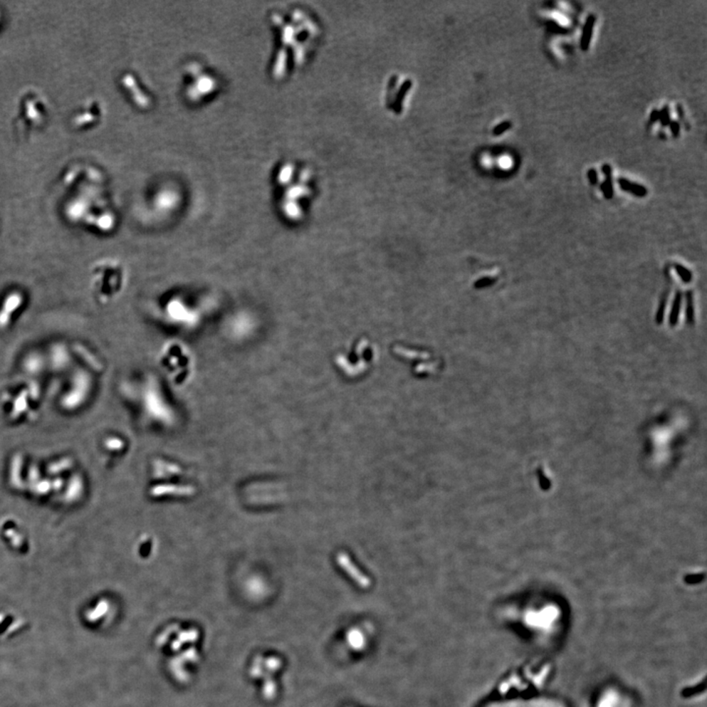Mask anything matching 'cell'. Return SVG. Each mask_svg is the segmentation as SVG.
Instances as JSON below:
<instances>
[{
  "label": "cell",
  "mask_w": 707,
  "mask_h": 707,
  "mask_svg": "<svg viewBox=\"0 0 707 707\" xmlns=\"http://www.w3.org/2000/svg\"><path fill=\"white\" fill-rule=\"evenodd\" d=\"M681 305H682V293L678 291L676 293L674 302H673L672 310H671L669 323L672 328L677 325L678 320H679Z\"/></svg>",
  "instance_id": "obj_3"
},
{
  "label": "cell",
  "mask_w": 707,
  "mask_h": 707,
  "mask_svg": "<svg viewBox=\"0 0 707 707\" xmlns=\"http://www.w3.org/2000/svg\"><path fill=\"white\" fill-rule=\"evenodd\" d=\"M510 127H511V123L510 122H504L500 124L499 126L496 127V129H494V134L496 135L502 134L503 133V132L508 130Z\"/></svg>",
  "instance_id": "obj_11"
},
{
  "label": "cell",
  "mask_w": 707,
  "mask_h": 707,
  "mask_svg": "<svg viewBox=\"0 0 707 707\" xmlns=\"http://www.w3.org/2000/svg\"><path fill=\"white\" fill-rule=\"evenodd\" d=\"M595 20H597V18H595L594 14H592L590 15V16L587 17V21H585L584 28H582L581 43H580L582 51H587L590 48L592 33H594Z\"/></svg>",
  "instance_id": "obj_1"
},
{
  "label": "cell",
  "mask_w": 707,
  "mask_h": 707,
  "mask_svg": "<svg viewBox=\"0 0 707 707\" xmlns=\"http://www.w3.org/2000/svg\"><path fill=\"white\" fill-rule=\"evenodd\" d=\"M659 120L663 127L669 125L671 122L669 106L665 105L663 110L660 111Z\"/></svg>",
  "instance_id": "obj_8"
},
{
  "label": "cell",
  "mask_w": 707,
  "mask_h": 707,
  "mask_svg": "<svg viewBox=\"0 0 707 707\" xmlns=\"http://www.w3.org/2000/svg\"><path fill=\"white\" fill-rule=\"evenodd\" d=\"M687 323L688 325H693L695 323V308H693V292L688 290L687 292Z\"/></svg>",
  "instance_id": "obj_5"
},
{
  "label": "cell",
  "mask_w": 707,
  "mask_h": 707,
  "mask_svg": "<svg viewBox=\"0 0 707 707\" xmlns=\"http://www.w3.org/2000/svg\"><path fill=\"white\" fill-rule=\"evenodd\" d=\"M660 119V111L654 110L651 114V123H655Z\"/></svg>",
  "instance_id": "obj_13"
},
{
  "label": "cell",
  "mask_w": 707,
  "mask_h": 707,
  "mask_svg": "<svg viewBox=\"0 0 707 707\" xmlns=\"http://www.w3.org/2000/svg\"><path fill=\"white\" fill-rule=\"evenodd\" d=\"M676 271H677L678 276L682 279L685 283H690L691 279H693V274L688 269L686 268L685 266H681L679 263H676L674 266Z\"/></svg>",
  "instance_id": "obj_6"
},
{
  "label": "cell",
  "mask_w": 707,
  "mask_h": 707,
  "mask_svg": "<svg viewBox=\"0 0 707 707\" xmlns=\"http://www.w3.org/2000/svg\"><path fill=\"white\" fill-rule=\"evenodd\" d=\"M671 132H672L673 136L675 138H678L680 135V124L677 121H671L670 124Z\"/></svg>",
  "instance_id": "obj_9"
},
{
  "label": "cell",
  "mask_w": 707,
  "mask_h": 707,
  "mask_svg": "<svg viewBox=\"0 0 707 707\" xmlns=\"http://www.w3.org/2000/svg\"><path fill=\"white\" fill-rule=\"evenodd\" d=\"M602 172L604 174L605 178L612 177V169L609 164H604L602 167Z\"/></svg>",
  "instance_id": "obj_12"
},
{
  "label": "cell",
  "mask_w": 707,
  "mask_h": 707,
  "mask_svg": "<svg viewBox=\"0 0 707 707\" xmlns=\"http://www.w3.org/2000/svg\"><path fill=\"white\" fill-rule=\"evenodd\" d=\"M618 184L622 188V190L628 192L632 195L639 197V198H644V197L647 195L646 187L639 185V184L631 182V181L627 180L625 178H619Z\"/></svg>",
  "instance_id": "obj_2"
},
{
  "label": "cell",
  "mask_w": 707,
  "mask_h": 707,
  "mask_svg": "<svg viewBox=\"0 0 707 707\" xmlns=\"http://www.w3.org/2000/svg\"><path fill=\"white\" fill-rule=\"evenodd\" d=\"M669 292H670V284L669 286H668L667 288L665 289V291L663 292L661 297H660L659 309H657V313H656V323L657 325H662L663 320H664L665 308H666L668 297H669Z\"/></svg>",
  "instance_id": "obj_4"
},
{
  "label": "cell",
  "mask_w": 707,
  "mask_h": 707,
  "mask_svg": "<svg viewBox=\"0 0 707 707\" xmlns=\"http://www.w3.org/2000/svg\"><path fill=\"white\" fill-rule=\"evenodd\" d=\"M587 177H589L590 182L592 183V185H597L598 183V176L597 171H595L594 168L587 171Z\"/></svg>",
  "instance_id": "obj_10"
},
{
  "label": "cell",
  "mask_w": 707,
  "mask_h": 707,
  "mask_svg": "<svg viewBox=\"0 0 707 707\" xmlns=\"http://www.w3.org/2000/svg\"><path fill=\"white\" fill-rule=\"evenodd\" d=\"M602 191L605 199H612L614 194L612 177L605 178L604 182L602 184Z\"/></svg>",
  "instance_id": "obj_7"
}]
</instances>
